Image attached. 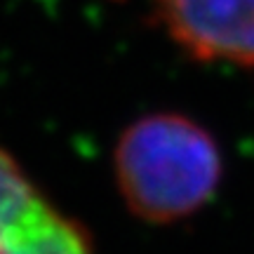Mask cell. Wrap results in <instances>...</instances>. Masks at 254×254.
Listing matches in <instances>:
<instances>
[{"label":"cell","mask_w":254,"mask_h":254,"mask_svg":"<svg viewBox=\"0 0 254 254\" xmlns=\"http://www.w3.org/2000/svg\"><path fill=\"white\" fill-rule=\"evenodd\" d=\"M155 12L193 59L254 66V0H155Z\"/></svg>","instance_id":"cell-2"},{"label":"cell","mask_w":254,"mask_h":254,"mask_svg":"<svg viewBox=\"0 0 254 254\" xmlns=\"http://www.w3.org/2000/svg\"><path fill=\"white\" fill-rule=\"evenodd\" d=\"M219 177L214 139L179 113L139 118L116 146V179L127 207L153 224L193 214L212 198Z\"/></svg>","instance_id":"cell-1"},{"label":"cell","mask_w":254,"mask_h":254,"mask_svg":"<svg viewBox=\"0 0 254 254\" xmlns=\"http://www.w3.org/2000/svg\"><path fill=\"white\" fill-rule=\"evenodd\" d=\"M38 193L40 190L24 174L17 160L0 148V226Z\"/></svg>","instance_id":"cell-4"},{"label":"cell","mask_w":254,"mask_h":254,"mask_svg":"<svg viewBox=\"0 0 254 254\" xmlns=\"http://www.w3.org/2000/svg\"><path fill=\"white\" fill-rule=\"evenodd\" d=\"M0 254H92L87 233L43 195L0 228Z\"/></svg>","instance_id":"cell-3"}]
</instances>
